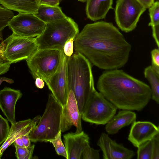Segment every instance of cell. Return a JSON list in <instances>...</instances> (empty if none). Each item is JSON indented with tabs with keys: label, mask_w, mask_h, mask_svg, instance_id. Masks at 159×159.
Segmentation results:
<instances>
[{
	"label": "cell",
	"mask_w": 159,
	"mask_h": 159,
	"mask_svg": "<svg viewBox=\"0 0 159 159\" xmlns=\"http://www.w3.org/2000/svg\"><path fill=\"white\" fill-rule=\"evenodd\" d=\"M97 144L102 152L104 159H131L135 156L133 150L118 143L105 132L101 134Z\"/></svg>",
	"instance_id": "obj_12"
},
{
	"label": "cell",
	"mask_w": 159,
	"mask_h": 159,
	"mask_svg": "<svg viewBox=\"0 0 159 159\" xmlns=\"http://www.w3.org/2000/svg\"><path fill=\"white\" fill-rule=\"evenodd\" d=\"M67 86L73 91L81 114L91 93L95 89L91 63L81 54L75 52L67 57Z\"/></svg>",
	"instance_id": "obj_3"
},
{
	"label": "cell",
	"mask_w": 159,
	"mask_h": 159,
	"mask_svg": "<svg viewBox=\"0 0 159 159\" xmlns=\"http://www.w3.org/2000/svg\"><path fill=\"white\" fill-rule=\"evenodd\" d=\"M67 57L65 54L59 69L46 83L56 99L62 106H65L68 96L67 88Z\"/></svg>",
	"instance_id": "obj_13"
},
{
	"label": "cell",
	"mask_w": 159,
	"mask_h": 159,
	"mask_svg": "<svg viewBox=\"0 0 159 159\" xmlns=\"http://www.w3.org/2000/svg\"><path fill=\"white\" fill-rule=\"evenodd\" d=\"M41 0H0V4L6 8L21 13L34 14Z\"/></svg>",
	"instance_id": "obj_20"
},
{
	"label": "cell",
	"mask_w": 159,
	"mask_h": 159,
	"mask_svg": "<svg viewBox=\"0 0 159 159\" xmlns=\"http://www.w3.org/2000/svg\"><path fill=\"white\" fill-rule=\"evenodd\" d=\"M136 113L130 110H122L115 115L106 124L105 129L108 134H114L121 128L136 121Z\"/></svg>",
	"instance_id": "obj_18"
},
{
	"label": "cell",
	"mask_w": 159,
	"mask_h": 159,
	"mask_svg": "<svg viewBox=\"0 0 159 159\" xmlns=\"http://www.w3.org/2000/svg\"><path fill=\"white\" fill-rule=\"evenodd\" d=\"M3 45L2 43L0 44V62H6L3 55Z\"/></svg>",
	"instance_id": "obj_39"
},
{
	"label": "cell",
	"mask_w": 159,
	"mask_h": 159,
	"mask_svg": "<svg viewBox=\"0 0 159 159\" xmlns=\"http://www.w3.org/2000/svg\"><path fill=\"white\" fill-rule=\"evenodd\" d=\"M35 80V85L37 87L40 89L43 88L44 86V80L39 77L36 78Z\"/></svg>",
	"instance_id": "obj_38"
},
{
	"label": "cell",
	"mask_w": 159,
	"mask_h": 159,
	"mask_svg": "<svg viewBox=\"0 0 159 159\" xmlns=\"http://www.w3.org/2000/svg\"><path fill=\"white\" fill-rule=\"evenodd\" d=\"M159 134V126L152 122L135 121L132 124L128 139L134 146L137 148Z\"/></svg>",
	"instance_id": "obj_14"
},
{
	"label": "cell",
	"mask_w": 159,
	"mask_h": 159,
	"mask_svg": "<svg viewBox=\"0 0 159 159\" xmlns=\"http://www.w3.org/2000/svg\"><path fill=\"white\" fill-rule=\"evenodd\" d=\"M16 156L17 159H31L32 158L35 145L33 144L26 148L15 145Z\"/></svg>",
	"instance_id": "obj_26"
},
{
	"label": "cell",
	"mask_w": 159,
	"mask_h": 159,
	"mask_svg": "<svg viewBox=\"0 0 159 159\" xmlns=\"http://www.w3.org/2000/svg\"><path fill=\"white\" fill-rule=\"evenodd\" d=\"M144 75L150 84L151 99L159 103V73L149 66L144 70Z\"/></svg>",
	"instance_id": "obj_22"
},
{
	"label": "cell",
	"mask_w": 159,
	"mask_h": 159,
	"mask_svg": "<svg viewBox=\"0 0 159 159\" xmlns=\"http://www.w3.org/2000/svg\"><path fill=\"white\" fill-rule=\"evenodd\" d=\"M99 150L91 148L90 145L84 150L81 156L83 159H99Z\"/></svg>",
	"instance_id": "obj_29"
},
{
	"label": "cell",
	"mask_w": 159,
	"mask_h": 159,
	"mask_svg": "<svg viewBox=\"0 0 159 159\" xmlns=\"http://www.w3.org/2000/svg\"><path fill=\"white\" fill-rule=\"evenodd\" d=\"M11 63L9 62H0V75L7 72L9 70Z\"/></svg>",
	"instance_id": "obj_34"
},
{
	"label": "cell",
	"mask_w": 159,
	"mask_h": 159,
	"mask_svg": "<svg viewBox=\"0 0 159 159\" xmlns=\"http://www.w3.org/2000/svg\"><path fill=\"white\" fill-rule=\"evenodd\" d=\"M146 9L137 0H117L114 10L116 23L122 31L131 32Z\"/></svg>",
	"instance_id": "obj_9"
},
{
	"label": "cell",
	"mask_w": 159,
	"mask_h": 159,
	"mask_svg": "<svg viewBox=\"0 0 159 159\" xmlns=\"http://www.w3.org/2000/svg\"><path fill=\"white\" fill-rule=\"evenodd\" d=\"M63 0H61L60 1H61H61H63Z\"/></svg>",
	"instance_id": "obj_43"
},
{
	"label": "cell",
	"mask_w": 159,
	"mask_h": 159,
	"mask_svg": "<svg viewBox=\"0 0 159 159\" xmlns=\"http://www.w3.org/2000/svg\"><path fill=\"white\" fill-rule=\"evenodd\" d=\"M97 88L120 109L141 111L151 99L148 85L119 69L103 72L98 80Z\"/></svg>",
	"instance_id": "obj_2"
},
{
	"label": "cell",
	"mask_w": 159,
	"mask_h": 159,
	"mask_svg": "<svg viewBox=\"0 0 159 159\" xmlns=\"http://www.w3.org/2000/svg\"><path fill=\"white\" fill-rule=\"evenodd\" d=\"M64 56L63 51L38 49L26 61L34 79L39 77L46 83L60 68Z\"/></svg>",
	"instance_id": "obj_6"
},
{
	"label": "cell",
	"mask_w": 159,
	"mask_h": 159,
	"mask_svg": "<svg viewBox=\"0 0 159 159\" xmlns=\"http://www.w3.org/2000/svg\"><path fill=\"white\" fill-rule=\"evenodd\" d=\"M86 2L87 17L93 21L105 18L109 10L113 9V0H87Z\"/></svg>",
	"instance_id": "obj_19"
},
{
	"label": "cell",
	"mask_w": 159,
	"mask_h": 159,
	"mask_svg": "<svg viewBox=\"0 0 159 159\" xmlns=\"http://www.w3.org/2000/svg\"><path fill=\"white\" fill-rule=\"evenodd\" d=\"M75 38H72L68 40L64 44L63 48L64 54L67 57H70L73 54L74 43Z\"/></svg>",
	"instance_id": "obj_31"
},
{
	"label": "cell",
	"mask_w": 159,
	"mask_h": 159,
	"mask_svg": "<svg viewBox=\"0 0 159 159\" xmlns=\"http://www.w3.org/2000/svg\"><path fill=\"white\" fill-rule=\"evenodd\" d=\"M150 21L148 26L151 27L159 25V2L155 1L149 8Z\"/></svg>",
	"instance_id": "obj_27"
},
{
	"label": "cell",
	"mask_w": 159,
	"mask_h": 159,
	"mask_svg": "<svg viewBox=\"0 0 159 159\" xmlns=\"http://www.w3.org/2000/svg\"><path fill=\"white\" fill-rule=\"evenodd\" d=\"M152 30V35L156 44L159 47V25L151 27Z\"/></svg>",
	"instance_id": "obj_33"
},
{
	"label": "cell",
	"mask_w": 159,
	"mask_h": 159,
	"mask_svg": "<svg viewBox=\"0 0 159 159\" xmlns=\"http://www.w3.org/2000/svg\"><path fill=\"white\" fill-rule=\"evenodd\" d=\"M74 20L67 16L62 19L46 24L42 33L36 37L38 49H56L63 51L65 43L75 38L79 33Z\"/></svg>",
	"instance_id": "obj_4"
},
{
	"label": "cell",
	"mask_w": 159,
	"mask_h": 159,
	"mask_svg": "<svg viewBox=\"0 0 159 159\" xmlns=\"http://www.w3.org/2000/svg\"><path fill=\"white\" fill-rule=\"evenodd\" d=\"M40 118L41 116L38 115L33 120L28 119L11 124L7 137L0 147V159L4 152L16 139L24 135L29 134L38 123Z\"/></svg>",
	"instance_id": "obj_16"
},
{
	"label": "cell",
	"mask_w": 159,
	"mask_h": 159,
	"mask_svg": "<svg viewBox=\"0 0 159 159\" xmlns=\"http://www.w3.org/2000/svg\"><path fill=\"white\" fill-rule=\"evenodd\" d=\"M146 9L149 8L155 2V0H137Z\"/></svg>",
	"instance_id": "obj_37"
},
{
	"label": "cell",
	"mask_w": 159,
	"mask_h": 159,
	"mask_svg": "<svg viewBox=\"0 0 159 159\" xmlns=\"http://www.w3.org/2000/svg\"><path fill=\"white\" fill-rule=\"evenodd\" d=\"M63 107L52 93L44 112L29 135L31 142H47L54 139L61 129Z\"/></svg>",
	"instance_id": "obj_5"
},
{
	"label": "cell",
	"mask_w": 159,
	"mask_h": 159,
	"mask_svg": "<svg viewBox=\"0 0 159 159\" xmlns=\"http://www.w3.org/2000/svg\"><path fill=\"white\" fill-rule=\"evenodd\" d=\"M137 151L138 159H152L153 141H147L139 146Z\"/></svg>",
	"instance_id": "obj_23"
},
{
	"label": "cell",
	"mask_w": 159,
	"mask_h": 159,
	"mask_svg": "<svg viewBox=\"0 0 159 159\" xmlns=\"http://www.w3.org/2000/svg\"><path fill=\"white\" fill-rule=\"evenodd\" d=\"M13 143L14 145H16L20 147H24L22 139L21 137H19L16 139L14 141Z\"/></svg>",
	"instance_id": "obj_40"
},
{
	"label": "cell",
	"mask_w": 159,
	"mask_h": 159,
	"mask_svg": "<svg viewBox=\"0 0 159 159\" xmlns=\"http://www.w3.org/2000/svg\"><path fill=\"white\" fill-rule=\"evenodd\" d=\"M67 98L66 104L63 108L61 124V132L69 129L72 125L76 128L75 133L82 131L81 115L78 107L73 90L67 88Z\"/></svg>",
	"instance_id": "obj_11"
},
{
	"label": "cell",
	"mask_w": 159,
	"mask_h": 159,
	"mask_svg": "<svg viewBox=\"0 0 159 159\" xmlns=\"http://www.w3.org/2000/svg\"><path fill=\"white\" fill-rule=\"evenodd\" d=\"M157 1H159V0H157Z\"/></svg>",
	"instance_id": "obj_44"
},
{
	"label": "cell",
	"mask_w": 159,
	"mask_h": 159,
	"mask_svg": "<svg viewBox=\"0 0 159 159\" xmlns=\"http://www.w3.org/2000/svg\"><path fill=\"white\" fill-rule=\"evenodd\" d=\"M74 45L75 52L105 70L124 66L132 48L112 23L104 21L86 25L75 37Z\"/></svg>",
	"instance_id": "obj_1"
},
{
	"label": "cell",
	"mask_w": 159,
	"mask_h": 159,
	"mask_svg": "<svg viewBox=\"0 0 159 159\" xmlns=\"http://www.w3.org/2000/svg\"><path fill=\"white\" fill-rule=\"evenodd\" d=\"M20 90L5 87L0 91V108L11 124L16 122L15 108L17 101L22 97Z\"/></svg>",
	"instance_id": "obj_17"
},
{
	"label": "cell",
	"mask_w": 159,
	"mask_h": 159,
	"mask_svg": "<svg viewBox=\"0 0 159 159\" xmlns=\"http://www.w3.org/2000/svg\"><path fill=\"white\" fill-rule=\"evenodd\" d=\"M152 65L153 68L159 73V49L156 48L151 51Z\"/></svg>",
	"instance_id": "obj_30"
},
{
	"label": "cell",
	"mask_w": 159,
	"mask_h": 159,
	"mask_svg": "<svg viewBox=\"0 0 159 159\" xmlns=\"http://www.w3.org/2000/svg\"><path fill=\"white\" fill-rule=\"evenodd\" d=\"M61 129L54 139L49 140L47 142L52 143L54 146L57 154L67 159L66 150L61 139Z\"/></svg>",
	"instance_id": "obj_25"
},
{
	"label": "cell",
	"mask_w": 159,
	"mask_h": 159,
	"mask_svg": "<svg viewBox=\"0 0 159 159\" xmlns=\"http://www.w3.org/2000/svg\"><path fill=\"white\" fill-rule=\"evenodd\" d=\"M4 81L10 84L14 83V80L5 77H0V85L1 83Z\"/></svg>",
	"instance_id": "obj_41"
},
{
	"label": "cell",
	"mask_w": 159,
	"mask_h": 159,
	"mask_svg": "<svg viewBox=\"0 0 159 159\" xmlns=\"http://www.w3.org/2000/svg\"><path fill=\"white\" fill-rule=\"evenodd\" d=\"M61 0H41L40 5H45L51 6L59 5Z\"/></svg>",
	"instance_id": "obj_35"
},
{
	"label": "cell",
	"mask_w": 159,
	"mask_h": 159,
	"mask_svg": "<svg viewBox=\"0 0 159 159\" xmlns=\"http://www.w3.org/2000/svg\"><path fill=\"white\" fill-rule=\"evenodd\" d=\"M10 129L7 119L0 115V145L7 139Z\"/></svg>",
	"instance_id": "obj_28"
},
{
	"label": "cell",
	"mask_w": 159,
	"mask_h": 159,
	"mask_svg": "<svg viewBox=\"0 0 159 159\" xmlns=\"http://www.w3.org/2000/svg\"><path fill=\"white\" fill-rule=\"evenodd\" d=\"M14 16L13 11L0 5V40L3 41L2 32Z\"/></svg>",
	"instance_id": "obj_24"
},
{
	"label": "cell",
	"mask_w": 159,
	"mask_h": 159,
	"mask_svg": "<svg viewBox=\"0 0 159 159\" xmlns=\"http://www.w3.org/2000/svg\"><path fill=\"white\" fill-rule=\"evenodd\" d=\"M24 146L28 148L31 146V141L28 134H25L21 136Z\"/></svg>",
	"instance_id": "obj_36"
},
{
	"label": "cell",
	"mask_w": 159,
	"mask_h": 159,
	"mask_svg": "<svg viewBox=\"0 0 159 159\" xmlns=\"http://www.w3.org/2000/svg\"><path fill=\"white\" fill-rule=\"evenodd\" d=\"M46 24L34 14L21 13L14 16L9 22L8 26L12 34L26 37H36L40 35Z\"/></svg>",
	"instance_id": "obj_10"
},
{
	"label": "cell",
	"mask_w": 159,
	"mask_h": 159,
	"mask_svg": "<svg viewBox=\"0 0 159 159\" xmlns=\"http://www.w3.org/2000/svg\"><path fill=\"white\" fill-rule=\"evenodd\" d=\"M34 15L45 24L60 20L67 16L59 5L51 6L43 4L39 5Z\"/></svg>",
	"instance_id": "obj_21"
},
{
	"label": "cell",
	"mask_w": 159,
	"mask_h": 159,
	"mask_svg": "<svg viewBox=\"0 0 159 159\" xmlns=\"http://www.w3.org/2000/svg\"><path fill=\"white\" fill-rule=\"evenodd\" d=\"M67 159H80L85 148L89 145V138L83 131L63 135Z\"/></svg>",
	"instance_id": "obj_15"
},
{
	"label": "cell",
	"mask_w": 159,
	"mask_h": 159,
	"mask_svg": "<svg viewBox=\"0 0 159 159\" xmlns=\"http://www.w3.org/2000/svg\"><path fill=\"white\" fill-rule=\"evenodd\" d=\"M6 61L16 63L29 58L38 49L36 37H26L13 34L2 41Z\"/></svg>",
	"instance_id": "obj_8"
},
{
	"label": "cell",
	"mask_w": 159,
	"mask_h": 159,
	"mask_svg": "<svg viewBox=\"0 0 159 159\" xmlns=\"http://www.w3.org/2000/svg\"><path fill=\"white\" fill-rule=\"evenodd\" d=\"M117 108L94 89L81 114L84 121L96 125L106 124L116 114Z\"/></svg>",
	"instance_id": "obj_7"
},
{
	"label": "cell",
	"mask_w": 159,
	"mask_h": 159,
	"mask_svg": "<svg viewBox=\"0 0 159 159\" xmlns=\"http://www.w3.org/2000/svg\"><path fill=\"white\" fill-rule=\"evenodd\" d=\"M87 0H78V1L82 2H86Z\"/></svg>",
	"instance_id": "obj_42"
},
{
	"label": "cell",
	"mask_w": 159,
	"mask_h": 159,
	"mask_svg": "<svg viewBox=\"0 0 159 159\" xmlns=\"http://www.w3.org/2000/svg\"><path fill=\"white\" fill-rule=\"evenodd\" d=\"M153 156L152 159H159V134L152 139Z\"/></svg>",
	"instance_id": "obj_32"
}]
</instances>
